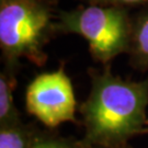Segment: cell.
<instances>
[{"mask_svg": "<svg viewBox=\"0 0 148 148\" xmlns=\"http://www.w3.org/2000/svg\"><path fill=\"white\" fill-rule=\"evenodd\" d=\"M91 90L80 106L86 146L121 147L147 134L148 78L131 81L112 74L110 65L89 70Z\"/></svg>", "mask_w": 148, "mask_h": 148, "instance_id": "obj_1", "label": "cell"}, {"mask_svg": "<svg viewBox=\"0 0 148 148\" xmlns=\"http://www.w3.org/2000/svg\"><path fill=\"white\" fill-rule=\"evenodd\" d=\"M56 5L49 0H0V48L5 65L20 59L41 67L47 60L44 48L57 33Z\"/></svg>", "mask_w": 148, "mask_h": 148, "instance_id": "obj_2", "label": "cell"}, {"mask_svg": "<svg viewBox=\"0 0 148 148\" xmlns=\"http://www.w3.org/2000/svg\"><path fill=\"white\" fill-rule=\"evenodd\" d=\"M55 27L57 34H77L87 40L92 58L104 66L117 55L127 54L132 14L122 7L81 5L59 11Z\"/></svg>", "mask_w": 148, "mask_h": 148, "instance_id": "obj_3", "label": "cell"}, {"mask_svg": "<svg viewBox=\"0 0 148 148\" xmlns=\"http://www.w3.org/2000/svg\"><path fill=\"white\" fill-rule=\"evenodd\" d=\"M25 108L29 114L51 128L65 122H77V101L64 66L32 80L25 91Z\"/></svg>", "mask_w": 148, "mask_h": 148, "instance_id": "obj_4", "label": "cell"}, {"mask_svg": "<svg viewBox=\"0 0 148 148\" xmlns=\"http://www.w3.org/2000/svg\"><path fill=\"white\" fill-rule=\"evenodd\" d=\"M133 68L148 71V5L132 14V33L127 51Z\"/></svg>", "mask_w": 148, "mask_h": 148, "instance_id": "obj_5", "label": "cell"}, {"mask_svg": "<svg viewBox=\"0 0 148 148\" xmlns=\"http://www.w3.org/2000/svg\"><path fill=\"white\" fill-rule=\"evenodd\" d=\"M16 67L5 65L0 73V126L21 122L13 99L16 85Z\"/></svg>", "mask_w": 148, "mask_h": 148, "instance_id": "obj_6", "label": "cell"}, {"mask_svg": "<svg viewBox=\"0 0 148 148\" xmlns=\"http://www.w3.org/2000/svg\"><path fill=\"white\" fill-rule=\"evenodd\" d=\"M36 132L33 125L22 121L0 126V148H30Z\"/></svg>", "mask_w": 148, "mask_h": 148, "instance_id": "obj_7", "label": "cell"}, {"mask_svg": "<svg viewBox=\"0 0 148 148\" xmlns=\"http://www.w3.org/2000/svg\"><path fill=\"white\" fill-rule=\"evenodd\" d=\"M30 148H85V145L81 140L76 142L59 135L37 131Z\"/></svg>", "mask_w": 148, "mask_h": 148, "instance_id": "obj_8", "label": "cell"}, {"mask_svg": "<svg viewBox=\"0 0 148 148\" xmlns=\"http://www.w3.org/2000/svg\"><path fill=\"white\" fill-rule=\"evenodd\" d=\"M84 5H114L122 8H143L147 7L148 0H80Z\"/></svg>", "mask_w": 148, "mask_h": 148, "instance_id": "obj_9", "label": "cell"}, {"mask_svg": "<svg viewBox=\"0 0 148 148\" xmlns=\"http://www.w3.org/2000/svg\"><path fill=\"white\" fill-rule=\"evenodd\" d=\"M85 148H127V145L126 146H121V147H101V146H86L85 145Z\"/></svg>", "mask_w": 148, "mask_h": 148, "instance_id": "obj_10", "label": "cell"}, {"mask_svg": "<svg viewBox=\"0 0 148 148\" xmlns=\"http://www.w3.org/2000/svg\"><path fill=\"white\" fill-rule=\"evenodd\" d=\"M49 1H52V2L55 3V5H57V2H58V0H49Z\"/></svg>", "mask_w": 148, "mask_h": 148, "instance_id": "obj_11", "label": "cell"}, {"mask_svg": "<svg viewBox=\"0 0 148 148\" xmlns=\"http://www.w3.org/2000/svg\"><path fill=\"white\" fill-rule=\"evenodd\" d=\"M147 125H148V120H147Z\"/></svg>", "mask_w": 148, "mask_h": 148, "instance_id": "obj_12", "label": "cell"}]
</instances>
